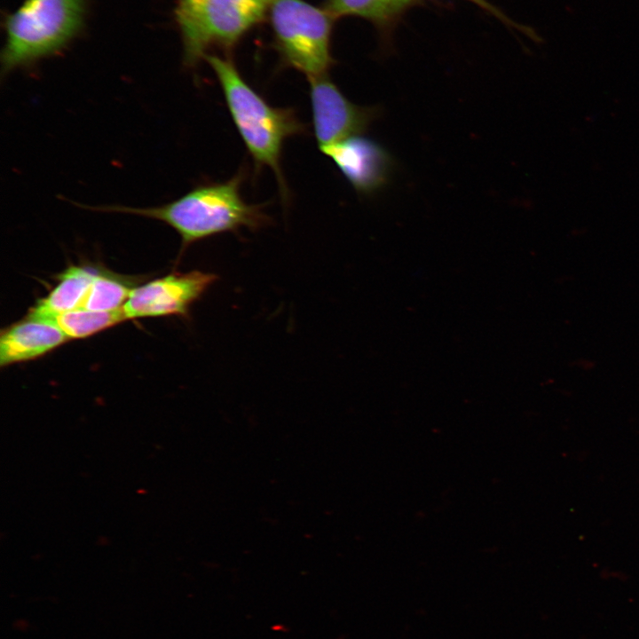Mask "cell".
Segmentation results:
<instances>
[{"mask_svg":"<svg viewBox=\"0 0 639 639\" xmlns=\"http://www.w3.org/2000/svg\"><path fill=\"white\" fill-rule=\"evenodd\" d=\"M214 273H171L132 289L122 306L127 320L165 315L186 316L190 306L217 280Z\"/></svg>","mask_w":639,"mask_h":639,"instance_id":"6","label":"cell"},{"mask_svg":"<svg viewBox=\"0 0 639 639\" xmlns=\"http://www.w3.org/2000/svg\"><path fill=\"white\" fill-rule=\"evenodd\" d=\"M204 59L220 83L233 123L259 170L274 172L280 193L288 192L280 166L283 145L290 137L304 134L306 125L289 107L271 106L238 72L229 59L206 54Z\"/></svg>","mask_w":639,"mask_h":639,"instance_id":"2","label":"cell"},{"mask_svg":"<svg viewBox=\"0 0 639 639\" xmlns=\"http://www.w3.org/2000/svg\"><path fill=\"white\" fill-rule=\"evenodd\" d=\"M269 7L276 48L284 62L308 78L327 75L333 62V17L304 0H271Z\"/></svg>","mask_w":639,"mask_h":639,"instance_id":"5","label":"cell"},{"mask_svg":"<svg viewBox=\"0 0 639 639\" xmlns=\"http://www.w3.org/2000/svg\"><path fill=\"white\" fill-rule=\"evenodd\" d=\"M245 171L225 182L199 185L182 197L159 207L104 206L101 211L122 212L165 222L181 236L182 247L225 232L256 230L269 222L262 205L247 203L241 193Z\"/></svg>","mask_w":639,"mask_h":639,"instance_id":"1","label":"cell"},{"mask_svg":"<svg viewBox=\"0 0 639 639\" xmlns=\"http://www.w3.org/2000/svg\"><path fill=\"white\" fill-rule=\"evenodd\" d=\"M320 149L358 193H375L390 178L393 166L390 154L381 145L360 134Z\"/></svg>","mask_w":639,"mask_h":639,"instance_id":"8","label":"cell"},{"mask_svg":"<svg viewBox=\"0 0 639 639\" xmlns=\"http://www.w3.org/2000/svg\"><path fill=\"white\" fill-rule=\"evenodd\" d=\"M309 79L313 130L320 148L360 134L375 118V108L351 103L327 75Z\"/></svg>","mask_w":639,"mask_h":639,"instance_id":"7","label":"cell"},{"mask_svg":"<svg viewBox=\"0 0 639 639\" xmlns=\"http://www.w3.org/2000/svg\"><path fill=\"white\" fill-rule=\"evenodd\" d=\"M414 0H327L325 10L333 17L358 16L379 28H390Z\"/></svg>","mask_w":639,"mask_h":639,"instance_id":"11","label":"cell"},{"mask_svg":"<svg viewBox=\"0 0 639 639\" xmlns=\"http://www.w3.org/2000/svg\"><path fill=\"white\" fill-rule=\"evenodd\" d=\"M85 0H25L5 20L4 72L31 65L64 49L80 32Z\"/></svg>","mask_w":639,"mask_h":639,"instance_id":"3","label":"cell"},{"mask_svg":"<svg viewBox=\"0 0 639 639\" xmlns=\"http://www.w3.org/2000/svg\"><path fill=\"white\" fill-rule=\"evenodd\" d=\"M68 340L53 322L27 316L1 333L0 366L36 359Z\"/></svg>","mask_w":639,"mask_h":639,"instance_id":"9","label":"cell"},{"mask_svg":"<svg viewBox=\"0 0 639 639\" xmlns=\"http://www.w3.org/2000/svg\"><path fill=\"white\" fill-rule=\"evenodd\" d=\"M125 320L122 307L107 312L77 308L47 319L56 324L69 339L87 337Z\"/></svg>","mask_w":639,"mask_h":639,"instance_id":"12","label":"cell"},{"mask_svg":"<svg viewBox=\"0 0 639 639\" xmlns=\"http://www.w3.org/2000/svg\"><path fill=\"white\" fill-rule=\"evenodd\" d=\"M271 0H179L175 11L184 60L194 66L213 45L233 46L264 17Z\"/></svg>","mask_w":639,"mask_h":639,"instance_id":"4","label":"cell"},{"mask_svg":"<svg viewBox=\"0 0 639 639\" xmlns=\"http://www.w3.org/2000/svg\"><path fill=\"white\" fill-rule=\"evenodd\" d=\"M99 273L92 268L71 265L58 276L59 282L29 309L27 316L47 320L80 305Z\"/></svg>","mask_w":639,"mask_h":639,"instance_id":"10","label":"cell"},{"mask_svg":"<svg viewBox=\"0 0 639 639\" xmlns=\"http://www.w3.org/2000/svg\"><path fill=\"white\" fill-rule=\"evenodd\" d=\"M469 2H471L472 4L477 5L482 10L487 12L491 15L494 16L498 20H500L502 23H504L506 26L513 28L514 29H517L524 34H525L527 36L532 38L534 41L539 42L540 39L539 36L535 33V31L528 27H525L523 25L517 24V22L513 21L511 19H509L504 12H502L499 8H497L495 5L491 4L487 0H466Z\"/></svg>","mask_w":639,"mask_h":639,"instance_id":"14","label":"cell"},{"mask_svg":"<svg viewBox=\"0 0 639 639\" xmlns=\"http://www.w3.org/2000/svg\"><path fill=\"white\" fill-rule=\"evenodd\" d=\"M132 288L115 277L98 274L91 284L80 308L107 312L122 308Z\"/></svg>","mask_w":639,"mask_h":639,"instance_id":"13","label":"cell"}]
</instances>
